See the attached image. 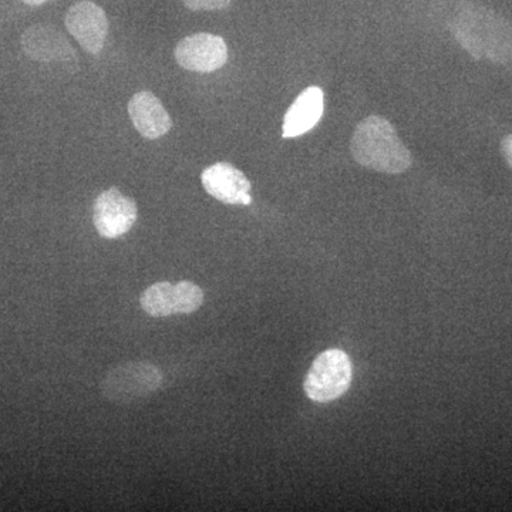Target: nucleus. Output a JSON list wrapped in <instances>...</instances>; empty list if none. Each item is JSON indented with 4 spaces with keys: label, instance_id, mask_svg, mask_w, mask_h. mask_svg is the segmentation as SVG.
Here are the masks:
<instances>
[{
    "label": "nucleus",
    "instance_id": "nucleus-1",
    "mask_svg": "<svg viewBox=\"0 0 512 512\" xmlns=\"http://www.w3.org/2000/svg\"><path fill=\"white\" fill-rule=\"evenodd\" d=\"M451 32L474 59L512 63V25L494 10L473 3L463 6L451 23Z\"/></svg>",
    "mask_w": 512,
    "mask_h": 512
},
{
    "label": "nucleus",
    "instance_id": "nucleus-2",
    "mask_svg": "<svg viewBox=\"0 0 512 512\" xmlns=\"http://www.w3.org/2000/svg\"><path fill=\"white\" fill-rule=\"evenodd\" d=\"M352 156L356 163L384 174H402L412 165V154L389 120L370 116L353 133Z\"/></svg>",
    "mask_w": 512,
    "mask_h": 512
},
{
    "label": "nucleus",
    "instance_id": "nucleus-3",
    "mask_svg": "<svg viewBox=\"0 0 512 512\" xmlns=\"http://www.w3.org/2000/svg\"><path fill=\"white\" fill-rule=\"evenodd\" d=\"M353 367L343 350L329 349L320 353L305 377L306 396L316 403H329L348 392Z\"/></svg>",
    "mask_w": 512,
    "mask_h": 512
},
{
    "label": "nucleus",
    "instance_id": "nucleus-4",
    "mask_svg": "<svg viewBox=\"0 0 512 512\" xmlns=\"http://www.w3.org/2000/svg\"><path fill=\"white\" fill-rule=\"evenodd\" d=\"M163 373L146 362H130L116 367L101 382V393L113 403L127 404L156 393Z\"/></svg>",
    "mask_w": 512,
    "mask_h": 512
},
{
    "label": "nucleus",
    "instance_id": "nucleus-5",
    "mask_svg": "<svg viewBox=\"0 0 512 512\" xmlns=\"http://www.w3.org/2000/svg\"><path fill=\"white\" fill-rule=\"evenodd\" d=\"M140 303L143 311L153 318L188 315L201 308L204 303V291L190 281H183L177 285L158 282L144 291Z\"/></svg>",
    "mask_w": 512,
    "mask_h": 512
},
{
    "label": "nucleus",
    "instance_id": "nucleus-6",
    "mask_svg": "<svg viewBox=\"0 0 512 512\" xmlns=\"http://www.w3.org/2000/svg\"><path fill=\"white\" fill-rule=\"evenodd\" d=\"M137 204L117 188L101 192L94 202L93 222L100 237L116 239L127 234L137 221Z\"/></svg>",
    "mask_w": 512,
    "mask_h": 512
},
{
    "label": "nucleus",
    "instance_id": "nucleus-7",
    "mask_svg": "<svg viewBox=\"0 0 512 512\" xmlns=\"http://www.w3.org/2000/svg\"><path fill=\"white\" fill-rule=\"evenodd\" d=\"M175 60L185 70L211 73L228 62V46L220 36L197 33L184 37L175 47Z\"/></svg>",
    "mask_w": 512,
    "mask_h": 512
},
{
    "label": "nucleus",
    "instance_id": "nucleus-8",
    "mask_svg": "<svg viewBox=\"0 0 512 512\" xmlns=\"http://www.w3.org/2000/svg\"><path fill=\"white\" fill-rule=\"evenodd\" d=\"M64 23L70 35L86 52L99 55L103 50L107 33H109V22H107L106 13L99 5L90 0L76 3L67 12Z\"/></svg>",
    "mask_w": 512,
    "mask_h": 512
},
{
    "label": "nucleus",
    "instance_id": "nucleus-9",
    "mask_svg": "<svg viewBox=\"0 0 512 512\" xmlns=\"http://www.w3.org/2000/svg\"><path fill=\"white\" fill-rule=\"evenodd\" d=\"M205 191L215 200L229 205H249L252 202L251 183L242 171L229 163H217L201 174Z\"/></svg>",
    "mask_w": 512,
    "mask_h": 512
},
{
    "label": "nucleus",
    "instance_id": "nucleus-10",
    "mask_svg": "<svg viewBox=\"0 0 512 512\" xmlns=\"http://www.w3.org/2000/svg\"><path fill=\"white\" fill-rule=\"evenodd\" d=\"M128 114L138 133L147 140H157L173 127L170 114L156 94L151 92L134 94L128 103Z\"/></svg>",
    "mask_w": 512,
    "mask_h": 512
},
{
    "label": "nucleus",
    "instance_id": "nucleus-11",
    "mask_svg": "<svg viewBox=\"0 0 512 512\" xmlns=\"http://www.w3.org/2000/svg\"><path fill=\"white\" fill-rule=\"evenodd\" d=\"M323 107L325 96L320 87L312 86L303 90L286 111L282 136L295 138L311 131L322 119Z\"/></svg>",
    "mask_w": 512,
    "mask_h": 512
},
{
    "label": "nucleus",
    "instance_id": "nucleus-12",
    "mask_svg": "<svg viewBox=\"0 0 512 512\" xmlns=\"http://www.w3.org/2000/svg\"><path fill=\"white\" fill-rule=\"evenodd\" d=\"M22 46L26 55L39 62L64 60L74 56L73 47L66 37L49 26L37 25L26 30L22 37Z\"/></svg>",
    "mask_w": 512,
    "mask_h": 512
},
{
    "label": "nucleus",
    "instance_id": "nucleus-13",
    "mask_svg": "<svg viewBox=\"0 0 512 512\" xmlns=\"http://www.w3.org/2000/svg\"><path fill=\"white\" fill-rule=\"evenodd\" d=\"M188 9L194 10H222L231 5L232 0H183Z\"/></svg>",
    "mask_w": 512,
    "mask_h": 512
},
{
    "label": "nucleus",
    "instance_id": "nucleus-14",
    "mask_svg": "<svg viewBox=\"0 0 512 512\" xmlns=\"http://www.w3.org/2000/svg\"><path fill=\"white\" fill-rule=\"evenodd\" d=\"M501 153L507 161L508 167L512 170V134L504 138L503 143H501Z\"/></svg>",
    "mask_w": 512,
    "mask_h": 512
},
{
    "label": "nucleus",
    "instance_id": "nucleus-15",
    "mask_svg": "<svg viewBox=\"0 0 512 512\" xmlns=\"http://www.w3.org/2000/svg\"><path fill=\"white\" fill-rule=\"evenodd\" d=\"M23 2L30 6H40L43 5V3L49 2V0H23Z\"/></svg>",
    "mask_w": 512,
    "mask_h": 512
}]
</instances>
